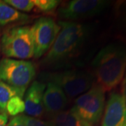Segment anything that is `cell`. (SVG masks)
Masks as SVG:
<instances>
[{"label":"cell","instance_id":"cell-1","mask_svg":"<svg viewBox=\"0 0 126 126\" xmlns=\"http://www.w3.org/2000/svg\"><path fill=\"white\" fill-rule=\"evenodd\" d=\"M58 25L60 30L53 44L43 59V65L58 67L74 57L90 35V27L85 24L60 21Z\"/></svg>","mask_w":126,"mask_h":126},{"label":"cell","instance_id":"cell-2","mask_svg":"<svg viewBox=\"0 0 126 126\" xmlns=\"http://www.w3.org/2000/svg\"><path fill=\"white\" fill-rule=\"evenodd\" d=\"M97 84L104 91L116 88L122 81L126 71V45L115 42L99 50L92 62Z\"/></svg>","mask_w":126,"mask_h":126},{"label":"cell","instance_id":"cell-3","mask_svg":"<svg viewBox=\"0 0 126 126\" xmlns=\"http://www.w3.org/2000/svg\"><path fill=\"white\" fill-rule=\"evenodd\" d=\"M39 78L41 82H51L58 86L69 99L86 93L93 86L94 81L93 74L78 69L43 73Z\"/></svg>","mask_w":126,"mask_h":126},{"label":"cell","instance_id":"cell-4","mask_svg":"<svg viewBox=\"0 0 126 126\" xmlns=\"http://www.w3.org/2000/svg\"><path fill=\"white\" fill-rule=\"evenodd\" d=\"M1 51L8 58L24 60L34 55L31 30L28 26H16L9 28L1 37Z\"/></svg>","mask_w":126,"mask_h":126},{"label":"cell","instance_id":"cell-5","mask_svg":"<svg viewBox=\"0 0 126 126\" xmlns=\"http://www.w3.org/2000/svg\"><path fill=\"white\" fill-rule=\"evenodd\" d=\"M104 90L97 83H94L85 93L77 97L71 109L91 126L100 121L104 109Z\"/></svg>","mask_w":126,"mask_h":126},{"label":"cell","instance_id":"cell-6","mask_svg":"<svg viewBox=\"0 0 126 126\" xmlns=\"http://www.w3.org/2000/svg\"><path fill=\"white\" fill-rule=\"evenodd\" d=\"M35 74L36 68L31 62L11 58L0 60V81L24 93Z\"/></svg>","mask_w":126,"mask_h":126},{"label":"cell","instance_id":"cell-7","mask_svg":"<svg viewBox=\"0 0 126 126\" xmlns=\"http://www.w3.org/2000/svg\"><path fill=\"white\" fill-rule=\"evenodd\" d=\"M34 58H39L48 53L60 30L54 19L42 17L37 19L30 27Z\"/></svg>","mask_w":126,"mask_h":126},{"label":"cell","instance_id":"cell-8","mask_svg":"<svg viewBox=\"0 0 126 126\" xmlns=\"http://www.w3.org/2000/svg\"><path fill=\"white\" fill-rule=\"evenodd\" d=\"M109 4L110 1L104 0H72L60 6L58 14L61 19L74 22L101 14Z\"/></svg>","mask_w":126,"mask_h":126},{"label":"cell","instance_id":"cell-9","mask_svg":"<svg viewBox=\"0 0 126 126\" xmlns=\"http://www.w3.org/2000/svg\"><path fill=\"white\" fill-rule=\"evenodd\" d=\"M102 126H126V102L121 94L112 93L110 94Z\"/></svg>","mask_w":126,"mask_h":126},{"label":"cell","instance_id":"cell-10","mask_svg":"<svg viewBox=\"0 0 126 126\" xmlns=\"http://www.w3.org/2000/svg\"><path fill=\"white\" fill-rule=\"evenodd\" d=\"M46 85L44 82L34 81L25 94V111L28 116L39 118L44 113L43 97Z\"/></svg>","mask_w":126,"mask_h":126},{"label":"cell","instance_id":"cell-11","mask_svg":"<svg viewBox=\"0 0 126 126\" xmlns=\"http://www.w3.org/2000/svg\"><path fill=\"white\" fill-rule=\"evenodd\" d=\"M44 93L43 102L44 111L50 116L64 111L68 102V98L63 90L53 83H47Z\"/></svg>","mask_w":126,"mask_h":126},{"label":"cell","instance_id":"cell-12","mask_svg":"<svg viewBox=\"0 0 126 126\" xmlns=\"http://www.w3.org/2000/svg\"><path fill=\"white\" fill-rule=\"evenodd\" d=\"M48 122L52 126H91L72 109L64 110L51 115Z\"/></svg>","mask_w":126,"mask_h":126},{"label":"cell","instance_id":"cell-13","mask_svg":"<svg viewBox=\"0 0 126 126\" xmlns=\"http://www.w3.org/2000/svg\"><path fill=\"white\" fill-rule=\"evenodd\" d=\"M27 14L21 13L4 1H0V25L5 26L10 23H25L30 20Z\"/></svg>","mask_w":126,"mask_h":126},{"label":"cell","instance_id":"cell-14","mask_svg":"<svg viewBox=\"0 0 126 126\" xmlns=\"http://www.w3.org/2000/svg\"><path fill=\"white\" fill-rule=\"evenodd\" d=\"M25 93L0 81V109L6 111L9 101L15 96L23 97Z\"/></svg>","mask_w":126,"mask_h":126},{"label":"cell","instance_id":"cell-15","mask_svg":"<svg viewBox=\"0 0 126 126\" xmlns=\"http://www.w3.org/2000/svg\"><path fill=\"white\" fill-rule=\"evenodd\" d=\"M25 109V102L23 97L20 96H15L10 99L7 103L6 111L9 115L12 116H16L20 113L24 112Z\"/></svg>","mask_w":126,"mask_h":126},{"label":"cell","instance_id":"cell-16","mask_svg":"<svg viewBox=\"0 0 126 126\" xmlns=\"http://www.w3.org/2000/svg\"><path fill=\"white\" fill-rule=\"evenodd\" d=\"M4 1L18 11L26 12L32 11L34 6L32 0H5Z\"/></svg>","mask_w":126,"mask_h":126},{"label":"cell","instance_id":"cell-17","mask_svg":"<svg viewBox=\"0 0 126 126\" xmlns=\"http://www.w3.org/2000/svg\"><path fill=\"white\" fill-rule=\"evenodd\" d=\"M32 2L41 11L50 12L56 9L60 1L57 0H32Z\"/></svg>","mask_w":126,"mask_h":126},{"label":"cell","instance_id":"cell-18","mask_svg":"<svg viewBox=\"0 0 126 126\" xmlns=\"http://www.w3.org/2000/svg\"><path fill=\"white\" fill-rule=\"evenodd\" d=\"M22 116L25 126H52L48 121H44L37 118L31 117L25 115H22Z\"/></svg>","mask_w":126,"mask_h":126},{"label":"cell","instance_id":"cell-19","mask_svg":"<svg viewBox=\"0 0 126 126\" xmlns=\"http://www.w3.org/2000/svg\"><path fill=\"white\" fill-rule=\"evenodd\" d=\"M6 126H25L23 122L22 115L14 116L13 118L11 119V121L9 122Z\"/></svg>","mask_w":126,"mask_h":126},{"label":"cell","instance_id":"cell-20","mask_svg":"<svg viewBox=\"0 0 126 126\" xmlns=\"http://www.w3.org/2000/svg\"><path fill=\"white\" fill-rule=\"evenodd\" d=\"M8 122V115L6 113L0 114V126H6Z\"/></svg>","mask_w":126,"mask_h":126},{"label":"cell","instance_id":"cell-21","mask_svg":"<svg viewBox=\"0 0 126 126\" xmlns=\"http://www.w3.org/2000/svg\"><path fill=\"white\" fill-rule=\"evenodd\" d=\"M121 91H122V95L123 97V98L125 99L126 102V71L125 74H124V78L123 79L121 85Z\"/></svg>","mask_w":126,"mask_h":126}]
</instances>
